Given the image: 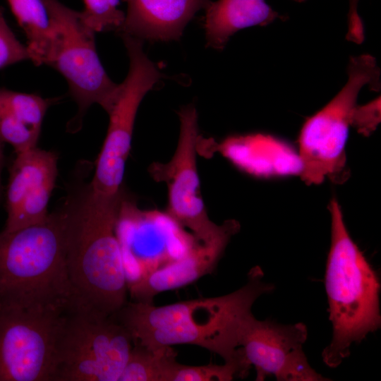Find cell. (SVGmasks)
<instances>
[{"instance_id": "d4e9b609", "label": "cell", "mask_w": 381, "mask_h": 381, "mask_svg": "<svg viewBox=\"0 0 381 381\" xmlns=\"http://www.w3.org/2000/svg\"><path fill=\"white\" fill-rule=\"evenodd\" d=\"M359 0H349L348 13V31L346 40L352 42L358 43L364 39L363 25L358 13V4Z\"/></svg>"}, {"instance_id": "ac0fdd59", "label": "cell", "mask_w": 381, "mask_h": 381, "mask_svg": "<svg viewBox=\"0 0 381 381\" xmlns=\"http://www.w3.org/2000/svg\"><path fill=\"white\" fill-rule=\"evenodd\" d=\"M205 8V29L208 44L224 47L238 30L255 25L265 26L286 17L274 11L265 0L209 1Z\"/></svg>"}, {"instance_id": "7c38bea8", "label": "cell", "mask_w": 381, "mask_h": 381, "mask_svg": "<svg viewBox=\"0 0 381 381\" xmlns=\"http://www.w3.org/2000/svg\"><path fill=\"white\" fill-rule=\"evenodd\" d=\"M168 215L137 209L124 198L116 226L127 288L151 272L183 256L194 243L192 236Z\"/></svg>"}, {"instance_id": "44dd1931", "label": "cell", "mask_w": 381, "mask_h": 381, "mask_svg": "<svg viewBox=\"0 0 381 381\" xmlns=\"http://www.w3.org/2000/svg\"><path fill=\"white\" fill-rule=\"evenodd\" d=\"M85 9L80 12L84 23L97 32L117 30L125 20V14L118 9L120 0H83Z\"/></svg>"}, {"instance_id": "277c9868", "label": "cell", "mask_w": 381, "mask_h": 381, "mask_svg": "<svg viewBox=\"0 0 381 381\" xmlns=\"http://www.w3.org/2000/svg\"><path fill=\"white\" fill-rule=\"evenodd\" d=\"M331 243L325 274L330 343L322 353L329 368L339 366L361 343L381 325L380 283L377 272L350 236L335 198L329 205Z\"/></svg>"}, {"instance_id": "9c48e42d", "label": "cell", "mask_w": 381, "mask_h": 381, "mask_svg": "<svg viewBox=\"0 0 381 381\" xmlns=\"http://www.w3.org/2000/svg\"><path fill=\"white\" fill-rule=\"evenodd\" d=\"M121 36L130 59L129 71L108 114V131L90 183L95 193L108 197L116 195L123 189L125 167L138 109L145 94L162 77L143 52L142 40L126 34Z\"/></svg>"}, {"instance_id": "7a4b0ae2", "label": "cell", "mask_w": 381, "mask_h": 381, "mask_svg": "<svg viewBox=\"0 0 381 381\" xmlns=\"http://www.w3.org/2000/svg\"><path fill=\"white\" fill-rule=\"evenodd\" d=\"M125 196L87 189L68 202L66 264L73 310L113 316L127 303V282L116 226Z\"/></svg>"}, {"instance_id": "484cf974", "label": "cell", "mask_w": 381, "mask_h": 381, "mask_svg": "<svg viewBox=\"0 0 381 381\" xmlns=\"http://www.w3.org/2000/svg\"><path fill=\"white\" fill-rule=\"evenodd\" d=\"M4 161V150H3V142L0 140V179H1V172L3 166ZM1 187V185H0Z\"/></svg>"}, {"instance_id": "5bb4252c", "label": "cell", "mask_w": 381, "mask_h": 381, "mask_svg": "<svg viewBox=\"0 0 381 381\" xmlns=\"http://www.w3.org/2000/svg\"><path fill=\"white\" fill-rule=\"evenodd\" d=\"M229 241L223 238L208 244L194 241L183 256L128 286L131 301L153 303L157 294L181 288L212 273Z\"/></svg>"}, {"instance_id": "7402d4cb", "label": "cell", "mask_w": 381, "mask_h": 381, "mask_svg": "<svg viewBox=\"0 0 381 381\" xmlns=\"http://www.w3.org/2000/svg\"><path fill=\"white\" fill-rule=\"evenodd\" d=\"M239 377L237 368L230 363L193 366L178 363L171 381H230Z\"/></svg>"}, {"instance_id": "ba28073f", "label": "cell", "mask_w": 381, "mask_h": 381, "mask_svg": "<svg viewBox=\"0 0 381 381\" xmlns=\"http://www.w3.org/2000/svg\"><path fill=\"white\" fill-rule=\"evenodd\" d=\"M179 116L180 133L173 157L166 163L154 162L149 167L152 177L167 186V214L181 228L189 230L198 243L231 238L238 232L239 223L234 219L220 225L212 222L201 194L196 160L200 140L197 111L188 105Z\"/></svg>"}, {"instance_id": "e0dca14e", "label": "cell", "mask_w": 381, "mask_h": 381, "mask_svg": "<svg viewBox=\"0 0 381 381\" xmlns=\"http://www.w3.org/2000/svg\"><path fill=\"white\" fill-rule=\"evenodd\" d=\"M54 99L0 88V140L16 154L37 147L45 114Z\"/></svg>"}, {"instance_id": "3957f363", "label": "cell", "mask_w": 381, "mask_h": 381, "mask_svg": "<svg viewBox=\"0 0 381 381\" xmlns=\"http://www.w3.org/2000/svg\"><path fill=\"white\" fill-rule=\"evenodd\" d=\"M68 213V204L42 222L0 232V307L59 313L72 309Z\"/></svg>"}, {"instance_id": "2e32d148", "label": "cell", "mask_w": 381, "mask_h": 381, "mask_svg": "<svg viewBox=\"0 0 381 381\" xmlns=\"http://www.w3.org/2000/svg\"><path fill=\"white\" fill-rule=\"evenodd\" d=\"M222 147L234 163L254 175H300L301 171L298 154L285 142L269 135L232 137Z\"/></svg>"}, {"instance_id": "ffe728a7", "label": "cell", "mask_w": 381, "mask_h": 381, "mask_svg": "<svg viewBox=\"0 0 381 381\" xmlns=\"http://www.w3.org/2000/svg\"><path fill=\"white\" fill-rule=\"evenodd\" d=\"M172 346L148 349L133 344L119 381H171L178 362Z\"/></svg>"}, {"instance_id": "cb8c5ba5", "label": "cell", "mask_w": 381, "mask_h": 381, "mask_svg": "<svg viewBox=\"0 0 381 381\" xmlns=\"http://www.w3.org/2000/svg\"><path fill=\"white\" fill-rule=\"evenodd\" d=\"M380 97L362 106L356 105L351 115V126L358 133L368 136L377 128L380 122Z\"/></svg>"}, {"instance_id": "52a82bcc", "label": "cell", "mask_w": 381, "mask_h": 381, "mask_svg": "<svg viewBox=\"0 0 381 381\" xmlns=\"http://www.w3.org/2000/svg\"><path fill=\"white\" fill-rule=\"evenodd\" d=\"M44 1L56 31L46 65L58 71L68 83L78 108L68 128L76 131L92 104H99L108 114L111 111L121 84L113 82L105 71L96 50L95 32L84 23L80 12L58 0Z\"/></svg>"}, {"instance_id": "6da1fadb", "label": "cell", "mask_w": 381, "mask_h": 381, "mask_svg": "<svg viewBox=\"0 0 381 381\" xmlns=\"http://www.w3.org/2000/svg\"><path fill=\"white\" fill-rule=\"evenodd\" d=\"M274 286L264 280L259 266L248 274L244 286L235 291L162 306L131 301L113 317L132 336L133 344L148 349L176 344L199 346L238 368L235 334L242 316L255 301Z\"/></svg>"}, {"instance_id": "8fae6325", "label": "cell", "mask_w": 381, "mask_h": 381, "mask_svg": "<svg viewBox=\"0 0 381 381\" xmlns=\"http://www.w3.org/2000/svg\"><path fill=\"white\" fill-rule=\"evenodd\" d=\"M307 337L302 322L282 325L259 320L250 310L238 322L235 342L241 363L248 371L255 368L256 380L269 375L280 381L329 380L308 363L303 350Z\"/></svg>"}, {"instance_id": "30bf717a", "label": "cell", "mask_w": 381, "mask_h": 381, "mask_svg": "<svg viewBox=\"0 0 381 381\" xmlns=\"http://www.w3.org/2000/svg\"><path fill=\"white\" fill-rule=\"evenodd\" d=\"M64 315L0 307V381H54Z\"/></svg>"}, {"instance_id": "d6986e66", "label": "cell", "mask_w": 381, "mask_h": 381, "mask_svg": "<svg viewBox=\"0 0 381 381\" xmlns=\"http://www.w3.org/2000/svg\"><path fill=\"white\" fill-rule=\"evenodd\" d=\"M27 39V49L35 66L47 64L56 40V31L44 0H7Z\"/></svg>"}, {"instance_id": "9a60e30c", "label": "cell", "mask_w": 381, "mask_h": 381, "mask_svg": "<svg viewBox=\"0 0 381 381\" xmlns=\"http://www.w3.org/2000/svg\"><path fill=\"white\" fill-rule=\"evenodd\" d=\"M127 13L119 31L147 40L178 39L188 22L209 0H126Z\"/></svg>"}, {"instance_id": "603a6c76", "label": "cell", "mask_w": 381, "mask_h": 381, "mask_svg": "<svg viewBox=\"0 0 381 381\" xmlns=\"http://www.w3.org/2000/svg\"><path fill=\"white\" fill-rule=\"evenodd\" d=\"M30 59L26 45L16 37L4 17V9L0 6V69L20 61Z\"/></svg>"}, {"instance_id": "8992f818", "label": "cell", "mask_w": 381, "mask_h": 381, "mask_svg": "<svg viewBox=\"0 0 381 381\" xmlns=\"http://www.w3.org/2000/svg\"><path fill=\"white\" fill-rule=\"evenodd\" d=\"M133 341L113 316L87 310L64 315L54 381H119Z\"/></svg>"}, {"instance_id": "5b68a950", "label": "cell", "mask_w": 381, "mask_h": 381, "mask_svg": "<svg viewBox=\"0 0 381 381\" xmlns=\"http://www.w3.org/2000/svg\"><path fill=\"white\" fill-rule=\"evenodd\" d=\"M348 80L322 109L304 122L298 135L300 176L308 185L320 184L328 179L342 184L349 177L345 147L351 126V115L358 95L365 85L380 89V69L370 54L351 56L347 68Z\"/></svg>"}, {"instance_id": "4316f807", "label": "cell", "mask_w": 381, "mask_h": 381, "mask_svg": "<svg viewBox=\"0 0 381 381\" xmlns=\"http://www.w3.org/2000/svg\"><path fill=\"white\" fill-rule=\"evenodd\" d=\"M293 1H295L296 2H303L305 0H293Z\"/></svg>"}, {"instance_id": "4fadbf2b", "label": "cell", "mask_w": 381, "mask_h": 381, "mask_svg": "<svg viewBox=\"0 0 381 381\" xmlns=\"http://www.w3.org/2000/svg\"><path fill=\"white\" fill-rule=\"evenodd\" d=\"M57 161L55 152L37 147L16 154L9 171L3 231H13L47 219L58 174Z\"/></svg>"}]
</instances>
